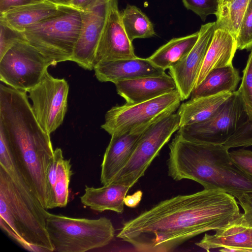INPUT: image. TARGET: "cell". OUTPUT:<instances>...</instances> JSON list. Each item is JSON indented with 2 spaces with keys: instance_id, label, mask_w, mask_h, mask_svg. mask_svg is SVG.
<instances>
[{
  "instance_id": "f35d334b",
  "label": "cell",
  "mask_w": 252,
  "mask_h": 252,
  "mask_svg": "<svg viewBox=\"0 0 252 252\" xmlns=\"http://www.w3.org/2000/svg\"><path fill=\"white\" fill-rule=\"evenodd\" d=\"M232 0H219V6L227 4L230 2Z\"/></svg>"
},
{
  "instance_id": "d6a6232c",
  "label": "cell",
  "mask_w": 252,
  "mask_h": 252,
  "mask_svg": "<svg viewBox=\"0 0 252 252\" xmlns=\"http://www.w3.org/2000/svg\"><path fill=\"white\" fill-rule=\"evenodd\" d=\"M232 161L242 171L252 177V151L244 149L229 152Z\"/></svg>"
},
{
  "instance_id": "1f68e13d",
  "label": "cell",
  "mask_w": 252,
  "mask_h": 252,
  "mask_svg": "<svg viewBox=\"0 0 252 252\" xmlns=\"http://www.w3.org/2000/svg\"><path fill=\"white\" fill-rule=\"evenodd\" d=\"M219 0H182L185 7L191 10L205 21L208 15H216Z\"/></svg>"
},
{
  "instance_id": "7c38bea8",
  "label": "cell",
  "mask_w": 252,
  "mask_h": 252,
  "mask_svg": "<svg viewBox=\"0 0 252 252\" xmlns=\"http://www.w3.org/2000/svg\"><path fill=\"white\" fill-rule=\"evenodd\" d=\"M110 0H96L81 11L82 26L70 61L85 69H94L96 48L107 17Z\"/></svg>"
},
{
  "instance_id": "cb8c5ba5",
  "label": "cell",
  "mask_w": 252,
  "mask_h": 252,
  "mask_svg": "<svg viewBox=\"0 0 252 252\" xmlns=\"http://www.w3.org/2000/svg\"><path fill=\"white\" fill-rule=\"evenodd\" d=\"M241 79L238 70L233 64L216 68L193 89L189 98H197L224 92H233Z\"/></svg>"
},
{
  "instance_id": "ba28073f",
  "label": "cell",
  "mask_w": 252,
  "mask_h": 252,
  "mask_svg": "<svg viewBox=\"0 0 252 252\" xmlns=\"http://www.w3.org/2000/svg\"><path fill=\"white\" fill-rule=\"evenodd\" d=\"M180 127L177 112L168 115L150 125L138 140L129 159L112 182L132 187L144 175L162 148Z\"/></svg>"
},
{
  "instance_id": "836d02e7",
  "label": "cell",
  "mask_w": 252,
  "mask_h": 252,
  "mask_svg": "<svg viewBox=\"0 0 252 252\" xmlns=\"http://www.w3.org/2000/svg\"><path fill=\"white\" fill-rule=\"evenodd\" d=\"M236 198L244 210L240 218L241 222L252 227V191L243 193Z\"/></svg>"
},
{
  "instance_id": "e575fe53",
  "label": "cell",
  "mask_w": 252,
  "mask_h": 252,
  "mask_svg": "<svg viewBox=\"0 0 252 252\" xmlns=\"http://www.w3.org/2000/svg\"><path fill=\"white\" fill-rule=\"evenodd\" d=\"M42 1L41 0H0V14L25 5Z\"/></svg>"
},
{
  "instance_id": "44dd1931",
  "label": "cell",
  "mask_w": 252,
  "mask_h": 252,
  "mask_svg": "<svg viewBox=\"0 0 252 252\" xmlns=\"http://www.w3.org/2000/svg\"><path fill=\"white\" fill-rule=\"evenodd\" d=\"M130 188L116 182L97 188L86 186L85 193L80 197V200L85 206L97 212L110 210L122 213L124 199Z\"/></svg>"
},
{
  "instance_id": "8fae6325",
  "label": "cell",
  "mask_w": 252,
  "mask_h": 252,
  "mask_svg": "<svg viewBox=\"0 0 252 252\" xmlns=\"http://www.w3.org/2000/svg\"><path fill=\"white\" fill-rule=\"evenodd\" d=\"M69 86L63 78L46 71L40 81L28 92L32 108L42 129L50 134L63 123L67 108Z\"/></svg>"
},
{
  "instance_id": "9c48e42d",
  "label": "cell",
  "mask_w": 252,
  "mask_h": 252,
  "mask_svg": "<svg viewBox=\"0 0 252 252\" xmlns=\"http://www.w3.org/2000/svg\"><path fill=\"white\" fill-rule=\"evenodd\" d=\"M55 63L26 40L10 49L0 59V80L13 89L28 92Z\"/></svg>"
},
{
  "instance_id": "83f0119b",
  "label": "cell",
  "mask_w": 252,
  "mask_h": 252,
  "mask_svg": "<svg viewBox=\"0 0 252 252\" xmlns=\"http://www.w3.org/2000/svg\"><path fill=\"white\" fill-rule=\"evenodd\" d=\"M240 86L238 90L248 119L252 121V50L243 70Z\"/></svg>"
},
{
  "instance_id": "e0dca14e",
  "label": "cell",
  "mask_w": 252,
  "mask_h": 252,
  "mask_svg": "<svg viewBox=\"0 0 252 252\" xmlns=\"http://www.w3.org/2000/svg\"><path fill=\"white\" fill-rule=\"evenodd\" d=\"M117 92L128 104H136L154 99L176 89L170 75L143 77L115 84Z\"/></svg>"
},
{
  "instance_id": "ac0fdd59",
  "label": "cell",
  "mask_w": 252,
  "mask_h": 252,
  "mask_svg": "<svg viewBox=\"0 0 252 252\" xmlns=\"http://www.w3.org/2000/svg\"><path fill=\"white\" fill-rule=\"evenodd\" d=\"M72 174L70 160L64 159L62 149L56 148L46 175L47 210L67 205Z\"/></svg>"
},
{
  "instance_id": "2e32d148",
  "label": "cell",
  "mask_w": 252,
  "mask_h": 252,
  "mask_svg": "<svg viewBox=\"0 0 252 252\" xmlns=\"http://www.w3.org/2000/svg\"><path fill=\"white\" fill-rule=\"evenodd\" d=\"M94 69L98 81L114 84L165 73L164 70L155 65L148 58L138 57L100 63Z\"/></svg>"
},
{
  "instance_id": "4316f807",
  "label": "cell",
  "mask_w": 252,
  "mask_h": 252,
  "mask_svg": "<svg viewBox=\"0 0 252 252\" xmlns=\"http://www.w3.org/2000/svg\"><path fill=\"white\" fill-rule=\"evenodd\" d=\"M250 0H232L219 6L216 14V28L228 30L236 39L240 26Z\"/></svg>"
},
{
  "instance_id": "3957f363",
  "label": "cell",
  "mask_w": 252,
  "mask_h": 252,
  "mask_svg": "<svg viewBox=\"0 0 252 252\" xmlns=\"http://www.w3.org/2000/svg\"><path fill=\"white\" fill-rule=\"evenodd\" d=\"M169 149L168 174L174 180H191L235 198L252 191V177L235 164L223 145L193 142L177 133Z\"/></svg>"
},
{
  "instance_id": "f546056e",
  "label": "cell",
  "mask_w": 252,
  "mask_h": 252,
  "mask_svg": "<svg viewBox=\"0 0 252 252\" xmlns=\"http://www.w3.org/2000/svg\"><path fill=\"white\" fill-rule=\"evenodd\" d=\"M25 40L22 32L10 27L0 19V59L15 44Z\"/></svg>"
},
{
  "instance_id": "30bf717a",
  "label": "cell",
  "mask_w": 252,
  "mask_h": 252,
  "mask_svg": "<svg viewBox=\"0 0 252 252\" xmlns=\"http://www.w3.org/2000/svg\"><path fill=\"white\" fill-rule=\"evenodd\" d=\"M247 119L237 90L212 117L200 123L180 127L177 133L193 142L223 145Z\"/></svg>"
},
{
  "instance_id": "5bb4252c",
  "label": "cell",
  "mask_w": 252,
  "mask_h": 252,
  "mask_svg": "<svg viewBox=\"0 0 252 252\" xmlns=\"http://www.w3.org/2000/svg\"><path fill=\"white\" fill-rule=\"evenodd\" d=\"M137 57L123 27L118 0H110L109 11L94 61L100 63Z\"/></svg>"
},
{
  "instance_id": "74e56055",
  "label": "cell",
  "mask_w": 252,
  "mask_h": 252,
  "mask_svg": "<svg viewBox=\"0 0 252 252\" xmlns=\"http://www.w3.org/2000/svg\"><path fill=\"white\" fill-rule=\"evenodd\" d=\"M43 1L48 2L56 5L70 6L71 0H41Z\"/></svg>"
},
{
  "instance_id": "9a60e30c",
  "label": "cell",
  "mask_w": 252,
  "mask_h": 252,
  "mask_svg": "<svg viewBox=\"0 0 252 252\" xmlns=\"http://www.w3.org/2000/svg\"><path fill=\"white\" fill-rule=\"evenodd\" d=\"M150 125L111 135L101 165L100 182L103 185L111 183L126 165L141 135Z\"/></svg>"
},
{
  "instance_id": "ffe728a7",
  "label": "cell",
  "mask_w": 252,
  "mask_h": 252,
  "mask_svg": "<svg viewBox=\"0 0 252 252\" xmlns=\"http://www.w3.org/2000/svg\"><path fill=\"white\" fill-rule=\"evenodd\" d=\"M237 49L236 39L228 30L216 28L194 88L212 70L232 64Z\"/></svg>"
},
{
  "instance_id": "603a6c76",
  "label": "cell",
  "mask_w": 252,
  "mask_h": 252,
  "mask_svg": "<svg viewBox=\"0 0 252 252\" xmlns=\"http://www.w3.org/2000/svg\"><path fill=\"white\" fill-rule=\"evenodd\" d=\"M233 92L190 98L179 106L177 113L180 127L203 122L214 115L223 106Z\"/></svg>"
},
{
  "instance_id": "d6986e66",
  "label": "cell",
  "mask_w": 252,
  "mask_h": 252,
  "mask_svg": "<svg viewBox=\"0 0 252 252\" xmlns=\"http://www.w3.org/2000/svg\"><path fill=\"white\" fill-rule=\"evenodd\" d=\"M240 218L214 234L205 233L195 245L207 252L218 248L222 252H252V227L241 222Z\"/></svg>"
},
{
  "instance_id": "d4e9b609",
  "label": "cell",
  "mask_w": 252,
  "mask_h": 252,
  "mask_svg": "<svg viewBox=\"0 0 252 252\" xmlns=\"http://www.w3.org/2000/svg\"><path fill=\"white\" fill-rule=\"evenodd\" d=\"M198 37L199 31H197L185 36L172 38L148 59L165 71L176 64L190 51Z\"/></svg>"
},
{
  "instance_id": "4fadbf2b",
  "label": "cell",
  "mask_w": 252,
  "mask_h": 252,
  "mask_svg": "<svg viewBox=\"0 0 252 252\" xmlns=\"http://www.w3.org/2000/svg\"><path fill=\"white\" fill-rule=\"evenodd\" d=\"M216 28V22L202 25L199 31L198 40L190 51L181 60L169 69L176 89L182 101L190 97L204 58Z\"/></svg>"
},
{
  "instance_id": "8d00e7d4",
  "label": "cell",
  "mask_w": 252,
  "mask_h": 252,
  "mask_svg": "<svg viewBox=\"0 0 252 252\" xmlns=\"http://www.w3.org/2000/svg\"><path fill=\"white\" fill-rule=\"evenodd\" d=\"M96 0H71L70 6L79 10L88 9Z\"/></svg>"
},
{
  "instance_id": "f1b7e54d",
  "label": "cell",
  "mask_w": 252,
  "mask_h": 252,
  "mask_svg": "<svg viewBox=\"0 0 252 252\" xmlns=\"http://www.w3.org/2000/svg\"><path fill=\"white\" fill-rule=\"evenodd\" d=\"M237 49L252 48V0H250L236 37Z\"/></svg>"
},
{
  "instance_id": "7402d4cb",
  "label": "cell",
  "mask_w": 252,
  "mask_h": 252,
  "mask_svg": "<svg viewBox=\"0 0 252 252\" xmlns=\"http://www.w3.org/2000/svg\"><path fill=\"white\" fill-rule=\"evenodd\" d=\"M63 5L40 1L12 9L0 14V19L14 29L23 32L28 27L62 12Z\"/></svg>"
},
{
  "instance_id": "6da1fadb",
  "label": "cell",
  "mask_w": 252,
  "mask_h": 252,
  "mask_svg": "<svg viewBox=\"0 0 252 252\" xmlns=\"http://www.w3.org/2000/svg\"><path fill=\"white\" fill-rule=\"evenodd\" d=\"M235 197L204 189L160 201L125 221L117 237L143 252H167L198 235L225 227L242 216Z\"/></svg>"
},
{
  "instance_id": "52a82bcc",
  "label": "cell",
  "mask_w": 252,
  "mask_h": 252,
  "mask_svg": "<svg viewBox=\"0 0 252 252\" xmlns=\"http://www.w3.org/2000/svg\"><path fill=\"white\" fill-rule=\"evenodd\" d=\"M182 101L176 89L145 102L115 106L105 114L101 127L111 135L132 131L175 112Z\"/></svg>"
},
{
  "instance_id": "277c9868",
  "label": "cell",
  "mask_w": 252,
  "mask_h": 252,
  "mask_svg": "<svg viewBox=\"0 0 252 252\" xmlns=\"http://www.w3.org/2000/svg\"><path fill=\"white\" fill-rule=\"evenodd\" d=\"M49 213L16 168L0 166V226L9 237L28 251L54 252L46 228Z\"/></svg>"
},
{
  "instance_id": "d590c367",
  "label": "cell",
  "mask_w": 252,
  "mask_h": 252,
  "mask_svg": "<svg viewBox=\"0 0 252 252\" xmlns=\"http://www.w3.org/2000/svg\"><path fill=\"white\" fill-rule=\"evenodd\" d=\"M141 190H137L131 195H126L124 199L125 205L130 208H135L138 205L142 197Z\"/></svg>"
},
{
  "instance_id": "7a4b0ae2",
  "label": "cell",
  "mask_w": 252,
  "mask_h": 252,
  "mask_svg": "<svg viewBox=\"0 0 252 252\" xmlns=\"http://www.w3.org/2000/svg\"><path fill=\"white\" fill-rule=\"evenodd\" d=\"M27 93L0 85V131L17 169L46 209V175L54 150L50 134L37 122Z\"/></svg>"
},
{
  "instance_id": "484cf974",
  "label": "cell",
  "mask_w": 252,
  "mask_h": 252,
  "mask_svg": "<svg viewBox=\"0 0 252 252\" xmlns=\"http://www.w3.org/2000/svg\"><path fill=\"white\" fill-rule=\"evenodd\" d=\"M120 14L123 27L131 41L137 38L151 37L156 34L149 18L136 6L127 4Z\"/></svg>"
},
{
  "instance_id": "8992f818",
  "label": "cell",
  "mask_w": 252,
  "mask_h": 252,
  "mask_svg": "<svg viewBox=\"0 0 252 252\" xmlns=\"http://www.w3.org/2000/svg\"><path fill=\"white\" fill-rule=\"evenodd\" d=\"M82 26L80 10L63 5L60 14L28 27L25 39L56 65L70 61Z\"/></svg>"
},
{
  "instance_id": "4dcf8cb0",
  "label": "cell",
  "mask_w": 252,
  "mask_h": 252,
  "mask_svg": "<svg viewBox=\"0 0 252 252\" xmlns=\"http://www.w3.org/2000/svg\"><path fill=\"white\" fill-rule=\"evenodd\" d=\"M223 145L228 149L252 146V121L245 120Z\"/></svg>"
},
{
  "instance_id": "5b68a950",
  "label": "cell",
  "mask_w": 252,
  "mask_h": 252,
  "mask_svg": "<svg viewBox=\"0 0 252 252\" xmlns=\"http://www.w3.org/2000/svg\"><path fill=\"white\" fill-rule=\"evenodd\" d=\"M46 228L54 252H84L108 245L114 237L110 220L73 218L49 213Z\"/></svg>"
}]
</instances>
